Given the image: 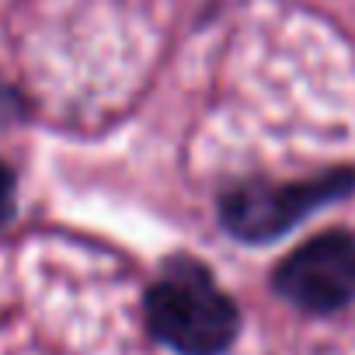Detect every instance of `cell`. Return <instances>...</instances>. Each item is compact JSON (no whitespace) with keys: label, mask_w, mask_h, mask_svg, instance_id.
<instances>
[{"label":"cell","mask_w":355,"mask_h":355,"mask_svg":"<svg viewBox=\"0 0 355 355\" xmlns=\"http://www.w3.org/2000/svg\"><path fill=\"white\" fill-rule=\"evenodd\" d=\"M146 327L178 355H223L241 331V313L199 261L182 258L150 286Z\"/></svg>","instance_id":"obj_1"},{"label":"cell","mask_w":355,"mask_h":355,"mask_svg":"<svg viewBox=\"0 0 355 355\" xmlns=\"http://www.w3.org/2000/svg\"><path fill=\"white\" fill-rule=\"evenodd\" d=\"M352 185V171L320 174L310 182H248L220 202V216L234 237L248 244H265L293 230L303 216L317 213L320 206L348 196Z\"/></svg>","instance_id":"obj_2"},{"label":"cell","mask_w":355,"mask_h":355,"mask_svg":"<svg viewBox=\"0 0 355 355\" xmlns=\"http://www.w3.org/2000/svg\"><path fill=\"white\" fill-rule=\"evenodd\" d=\"M272 282L306 313H334L355 303V237L345 230L310 237L275 268Z\"/></svg>","instance_id":"obj_3"},{"label":"cell","mask_w":355,"mask_h":355,"mask_svg":"<svg viewBox=\"0 0 355 355\" xmlns=\"http://www.w3.org/2000/svg\"><path fill=\"white\" fill-rule=\"evenodd\" d=\"M15 209V174L8 164H0V223H4Z\"/></svg>","instance_id":"obj_4"}]
</instances>
